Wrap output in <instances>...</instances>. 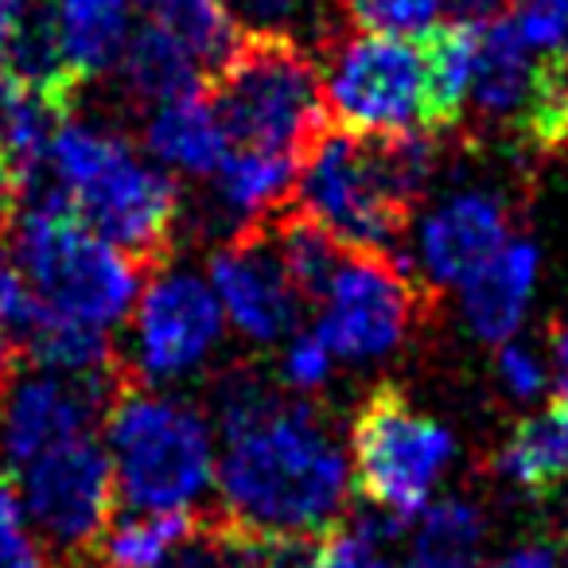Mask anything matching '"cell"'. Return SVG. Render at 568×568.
<instances>
[{
    "mask_svg": "<svg viewBox=\"0 0 568 568\" xmlns=\"http://www.w3.org/2000/svg\"><path fill=\"white\" fill-rule=\"evenodd\" d=\"M199 521L187 510H136L105 526L102 568H160Z\"/></svg>",
    "mask_w": 568,
    "mask_h": 568,
    "instance_id": "4316f807",
    "label": "cell"
},
{
    "mask_svg": "<svg viewBox=\"0 0 568 568\" xmlns=\"http://www.w3.org/2000/svg\"><path fill=\"white\" fill-rule=\"evenodd\" d=\"M118 71L121 94L133 110H156V105L203 87L199 63L156 24H144L136 36H129Z\"/></svg>",
    "mask_w": 568,
    "mask_h": 568,
    "instance_id": "d6986e66",
    "label": "cell"
},
{
    "mask_svg": "<svg viewBox=\"0 0 568 568\" xmlns=\"http://www.w3.org/2000/svg\"><path fill=\"white\" fill-rule=\"evenodd\" d=\"M498 471L526 495H552L568 483V405L552 402L549 409L518 420L498 452Z\"/></svg>",
    "mask_w": 568,
    "mask_h": 568,
    "instance_id": "ffe728a7",
    "label": "cell"
},
{
    "mask_svg": "<svg viewBox=\"0 0 568 568\" xmlns=\"http://www.w3.org/2000/svg\"><path fill=\"white\" fill-rule=\"evenodd\" d=\"M28 4H32V0H0V59L9 51V40L20 28V20H24Z\"/></svg>",
    "mask_w": 568,
    "mask_h": 568,
    "instance_id": "8d00e7d4",
    "label": "cell"
},
{
    "mask_svg": "<svg viewBox=\"0 0 568 568\" xmlns=\"http://www.w3.org/2000/svg\"><path fill=\"white\" fill-rule=\"evenodd\" d=\"M113 459L90 433L43 452L24 467L32 521L67 552H90L113 521Z\"/></svg>",
    "mask_w": 568,
    "mask_h": 568,
    "instance_id": "8fae6325",
    "label": "cell"
},
{
    "mask_svg": "<svg viewBox=\"0 0 568 568\" xmlns=\"http://www.w3.org/2000/svg\"><path fill=\"white\" fill-rule=\"evenodd\" d=\"M9 526H20V498H17V490H12L9 475L0 471V529H9Z\"/></svg>",
    "mask_w": 568,
    "mask_h": 568,
    "instance_id": "f35d334b",
    "label": "cell"
},
{
    "mask_svg": "<svg viewBox=\"0 0 568 568\" xmlns=\"http://www.w3.org/2000/svg\"><path fill=\"white\" fill-rule=\"evenodd\" d=\"M17 214H20V195H12V191L0 187V242L9 237L12 222H17Z\"/></svg>",
    "mask_w": 568,
    "mask_h": 568,
    "instance_id": "ab89813d",
    "label": "cell"
},
{
    "mask_svg": "<svg viewBox=\"0 0 568 568\" xmlns=\"http://www.w3.org/2000/svg\"><path fill=\"white\" fill-rule=\"evenodd\" d=\"M63 113L0 63V187L24 199Z\"/></svg>",
    "mask_w": 568,
    "mask_h": 568,
    "instance_id": "2e32d148",
    "label": "cell"
},
{
    "mask_svg": "<svg viewBox=\"0 0 568 568\" xmlns=\"http://www.w3.org/2000/svg\"><path fill=\"white\" fill-rule=\"evenodd\" d=\"M113 483L133 510H183L214 479L211 428L187 402L149 389L136 371L121 378L105 409Z\"/></svg>",
    "mask_w": 568,
    "mask_h": 568,
    "instance_id": "5b68a950",
    "label": "cell"
},
{
    "mask_svg": "<svg viewBox=\"0 0 568 568\" xmlns=\"http://www.w3.org/2000/svg\"><path fill=\"white\" fill-rule=\"evenodd\" d=\"M0 568H43L40 549L20 526L0 529Z\"/></svg>",
    "mask_w": 568,
    "mask_h": 568,
    "instance_id": "836d02e7",
    "label": "cell"
},
{
    "mask_svg": "<svg viewBox=\"0 0 568 568\" xmlns=\"http://www.w3.org/2000/svg\"><path fill=\"white\" fill-rule=\"evenodd\" d=\"M214 175H219V199L234 214V230H237L242 222L276 211V206H284L293 199L296 160L230 149Z\"/></svg>",
    "mask_w": 568,
    "mask_h": 568,
    "instance_id": "cb8c5ba5",
    "label": "cell"
},
{
    "mask_svg": "<svg viewBox=\"0 0 568 568\" xmlns=\"http://www.w3.org/2000/svg\"><path fill=\"white\" fill-rule=\"evenodd\" d=\"M9 261L24 273L43 312L113 332L129 320L141 273L121 250L74 214L28 206L9 230Z\"/></svg>",
    "mask_w": 568,
    "mask_h": 568,
    "instance_id": "8992f818",
    "label": "cell"
},
{
    "mask_svg": "<svg viewBox=\"0 0 568 568\" xmlns=\"http://www.w3.org/2000/svg\"><path fill=\"white\" fill-rule=\"evenodd\" d=\"M129 17H133L129 0H59L55 20L63 55L87 87L118 67L129 43Z\"/></svg>",
    "mask_w": 568,
    "mask_h": 568,
    "instance_id": "7402d4cb",
    "label": "cell"
},
{
    "mask_svg": "<svg viewBox=\"0 0 568 568\" xmlns=\"http://www.w3.org/2000/svg\"><path fill=\"white\" fill-rule=\"evenodd\" d=\"M549 343H552V366H557V402L568 405V324L552 327Z\"/></svg>",
    "mask_w": 568,
    "mask_h": 568,
    "instance_id": "d590c367",
    "label": "cell"
},
{
    "mask_svg": "<svg viewBox=\"0 0 568 568\" xmlns=\"http://www.w3.org/2000/svg\"><path fill=\"white\" fill-rule=\"evenodd\" d=\"M144 144L160 164H172L187 175H214L230 152L226 133L203 98V87L156 105L144 129Z\"/></svg>",
    "mask_w": 568,
    "mask_h": 568,
    "instance_id": "ac0fdd59",
    "label": "cell"
},
{
    "mask_svg": "<svg viewBox=\"0 0 568 568\" xmlns=\"http://www.w3.org/2000/svg\"><path fill=\"white\" fill-rule=\"evenodd\" d=\"M332 363H335L332 351L316 339V332L296 335L293 347L284 351L281 378H284V386H293V389H301V394H308V389H320L327 378H332Z\"/></svg>",
    "mask_w": 568,
    "mask_h": 568,
    "instance_id": "f546056e",
    "label": "cell"
},
{
    "mask_svg": "<svg viewBox=\"0 0 568 568\" xmlns=\"http://www.w3.org/2000/svg\"><path fill=\"white\" fill-rule=\"evenodd\" d=\"M133 371L144 382H172L214 351L222 335V304L195 273H156L133 312Z\"/></svg>",
    "mask_w": 568,
    "mask_h": 568,
    "instance_id": "4fadbf2b",
    "label": "cell"
},
{
    "mask_svg": "<svg viewBox=\"0 0 568 568\" xmlns=\"http://www.w3.org/2000/svg\"><path fill=\"white\" fill-rule=\"evenodd\" d=\"M320 63H327L324 94L332 121L366 133L420 129L425 118L420 32H347Z\"/></svg>",
    "mask_w": 568,
    "mask_h": 568,
    "instance_id": "9c48e42d",
    "label": "cell"
},
{
    "mask_svg": "<svg viewBox=\"0 0 568 568\" xmlns=\"http://www.w3.org/2000/svg\"><path fill=\"white\" fill-rule=\"evenodd\" d=\"M211 276L219 304L234 327L253 343H276L293 332L304 304L296 296L284 257L273 242L265 214L242 222L214 250Z\"/></svg>",
    "mask_w": 568,
    "mask_h": 568,
    "instance_id": "7c38bea8",
    "label": "cell"
},
{
    "mask_svg": "<svg viewBox=\"0 0 568 568\" xmlns=\"http://www.w3.org/2000/svg\"><path fill=\"white\" fill-rule=\"evenodd\" d=\"M487 537L483 510L467 498H440L425 510L409 545V568H475Z\"/></svg>",
    "mask_w": 568,
    "mask_h": 568,
    "instance_id": "d4e9b609",
    "label": "cell"
},
{
    "mask_svg": "<svg viewBox=\"0 0 568 568\" xmlns=\"http://www.w3.org/2000/svg\"><path fill=\"white\" fill-rule=\"evenodd\" d=\"M219 490L222 521L237 534H312L332 526L347 503V459L308 405L284 402L226 440Z\"/></svg>",
    "mask_w": 568,
    "mask_h": 568,
    "instance_id": "3957f363",
    "label": "cell"
},
{
    "mask_svg": "<svg viewBox=\"0 0 568 568\" xmlns=\"http://www.w3.org/2000/svg\"><path fill=\"white\" fill-rule=\"evenodd\" d=\"M514 237V211L503 195L471 191L444 203L420 230V261L433 284H464Z\"/></svg>",
    "mask_w": 568,
    "mask_h": 568,
    "instance_id": "5bb4252c",
    "label": "cell"
},
{
    "mask_svg": "<svg viewBox=\"0 0 568 568\" xmlns=\"http://www.w3.org/2000/svg\"><path fill=\"white\" fill-rule=\"evenodd\" d=\"M203 98L230 149L288 156L296 164L332 125L324 63L281 36H237L234 51L203 74Z\"/></svg>",
    "mask_w": 568,
    "mask_h": 568,
    "instance_id": "277c9868",
    "label": "cell"
},
{
    "mask_svg": "<svg viewBox=\"0 0 568 568\" xmlns=\"http://www.w3.org/2000/svg\"><path fill=\"white\" fill-rule=\"evenodd\" d=\"M514 20L534 51L568 55V0H526Z\"/></svg>",
    "mask_w": 568,
    "mask_h": 568,
    "instance_id": "f1b7e54d",
    "label": "cell"
},
{
    "mask_svg": "<svg viewBox=\"0 0 568 568\" xmlns=\"http://www.w3.org/2000/svg\"><path fill=\"white\" fill-rule=\"evenodd\" d=\"M237 36H281L324 59L351 32L339 0H222Z\"/></svg>",
    "mask_w": 568,
    "mask_h": 568,
    "instance_id": "44dd1931",
    "label": "cell"
},
{
    "mask_svg": "<svg viewBox=\"0 0 568 568\" xmlns=\"http://www.w3.org/2000/svg\"><path fill=\"white\" fill-rule=\"evenodd\" d=\"M20 366H24V355H20V347L12 343V335L4 332V324H0V389H4V382H9Z\"/></svg>",
    "mask_w": 568,
    "mask_h": 568,
    "instance_id": "74e56055",
    "label": "cell"
},
{
    "mask_svg": "<svg viewBox=\"0 0 568 568\" xmlns=\"http://www.w3.org/2000/svg\"><path fill=\"white\" fill-rule=\"evenodd\" d=\"M433 281L413 273L405 253L351 250L343 253L324 301L316 304V339L332 358L363 363L397 351L436 312Z\"/></svg>",
    "mask_w": 568,
    "mask_h": 568,
    "instance_id": "52a82bcc",
    "label": "cell"
},
{
    "mask_svg": "<svg viewBox=\"0 0 568 568\" xmlns=\"http://www.w3.org/2000/svg\"><path fill=\"white\" fill-rule=\"evenodd\" d=\"M351 32H389L413 36L433 24L440 0H339Z\"/></svg>",
    "mask_w": 568,
    "mask_h": 568,
    "instance_id": "83f0119b",
    "label": "cell"
},
{
    "mask_svg": "<svg viewBox=\"0 0 568 568\" xmlns=\"http://www.w3.org/2000/svg\"><path fill=\"white\" fill-rule=\"evenodd\" d=\"M537 281V245L510 237L464 281V312L483 343H506L518 332Z\"/></svg>",
    "mask_w": 568,
    "mask_h": 568,
    "instance_id": "9a60e30c",
    "label": "cell"
},
{
    "mask_svg": "<svg viewBox=\"0 0 568 568\" xmlns=\"http://www.w3.org/2000/svg\"><path fill=\"white\" fill-rule=\"evenodd\" d=\"M250 537V534H245ZM257 568H389L378 545L355 529H312V534L250 537Z\"/></svg>",
    "mask_w": 568,
    "mask_h": 568,
    "instance_id": "484cf974",
    "label": "cell"
},
{
    "mask_svg": "<svg viewBox=\"0 0 568 568\" xmlns=\"http://www.w3.org/2000/svg\"><path fill=\"white\" fill-rule=\"evenodd\" d=\"M355 479L366 503L409 521L433 498L456 440L444 425L417 409L394 382H382L358 405L351 425Z\"/></svg>",
    "mask_w": 568,
    "mask_h": 568,
    "instance_id": "ba28073f",
    "label": "cell"
},
{
    "mask_svg": "<svg viewBox=\"0 0 568 568\" xmlns=\"http://www.w3.org/2000/svg\"><path fill=\"white\" fill-rule=\"evenodd\" d=\"M436 164L440 136L425 129L366 133L332 121L296 164L293 203L351 250L405 253Z\"/></svg>",
    "mask_w": 568,
    "mask_h": 568,
    "instance_id": "7a4b0ae2",
    "label": "cell"
},
{
    "mask_svg": "<svg viewBox=\"0 0 568 568\" xmlns=\"http://www.w3.org/2000/svg\"><path fill=\"white\" fill-rule=\"evenodd\" d=\"M222 557H226V537H222V529L211 521V529L195 526V534H191L160 568H222Z\"/></svg>",
    "mask_w": 568,
    "mask_h": 568,
    "instance_id": "1f68e13d",
    "label": "cell"
},
{
    "mask_svg": "<svg viewBox=\"0 0 568 568\" xmlns=\"http://www.w3.org/2000/svg\"><path fill=\"white\" fill-rule=\"evenodd\" d=\"M133 371L129 355L105 374H24L0 389V459L24 471L32 459L82 436L113 402V389Z\"/></svg>",
    "mask_w": 568,
    "mask_h": 568,
    "instance_id": "30bf717a",
    "label": "cell"
},
{
    "mask_svg": "<svg viewBox=\"0 0 568 568\" xmlns=\"http://www.w3.org/2000/svg\"><path fill=\"white\" fill-rule=\"evenodd\" d=\"M129 4L141 9L149 24L164 28L203 74H211L237 43V28L222 0H129Z\"/></svg>",
    "mask_w": 568,
    "mask_h": 568,
    "instance_id": "603a6c76",
    "label": "cell"
},
{
    "mask_svg": "<svg viewBox=\"0 0 568 568\" xmlns=\"http://www.w3.org/2000/svg\"><path fill=\"white\" fill-rule=\"evenodd\" d=\"M440 9L448 12V20H456V24L479 28L498 17H510L514 0H440Z\"/></svg>",
    "mask_w": 568,
    "mask_h": 568,
    "instance_id": "d6a6232c",
    "label": "cell"
},
{
    "mask_svg": "<svg viewBox=\"0 0 568 568\" xmlns=\"http://www.w3.org/2000/svg\"><path fill=\"white\" fill-rule=\"evenodd\" d=\"M498 378H503V386L518 402H529V397H537L545 389V366L537 363L534 351L503 343V351H498Z\"/></svg>",
    "mask_w": 568,
    "mask_h": 568,
    "instance_id": "4dcf8cb0",
    "label": "cell"
},
{
    "mask_svg": "<svg viewBox=\"0 0 568 568\" xmlns=\"http://www.w3.org/2000/svg\"><path fill=\"white\" fill-rule=\"evenodd\" d=\"M490 568H560V552L552 549V545H521V549H514L510 557H503L498 565Z\"/></svg>",
    "mask_w": 568,
    "mask_h": 568,
    "instance_id": "e575fe53",
    "label": "cell"
},
{
    "mask_svg": "<svg viewBox=\"0 0 568 568\" xmlns=\"http://www.w3.org/2000/svg\"><path fill=\"white\" fill-rule=\"evenodd\" d=\"M24 195L32 203L67 206L82 226L125 253L141 281L164 273L175 257L183 219L180 183L144 164L133 141L113 125L59 121Z\"/></svg>",
    "mask_w": 568,
    "mask_h": 568,
    "instance_id": "6da1fadb",
    "label": "cell"
},
{
    "mask_svg": "<svg viewBox=\"0 0 568 568\" xmlns=\"http://www.w3.org/2000/svg\"><path fill=\"white\" fill-rule=\"evenodd\" d=\"M420 48H425V118L420 129L433 136L456 133L464 125L467 87H471L475 63V28L440 20V24L420 28Z\"/></svg>",
    "mask_w": 568,
    "mask_h": 568,
    "instance_id": "e0dca14e",
    "label": "cell"
}]
</instances>
